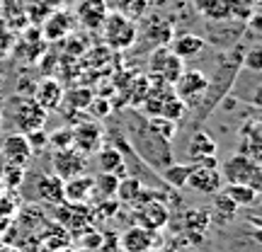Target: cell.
Instances as JSON below:
<instances>
[{
	"instance_id": "obj_1",
	"label": "cell",
	"mask_w": 262,
	"mask_h": 252,
	"mask_svg": "<svg viewBox=\"0 0 262 252\" xmlns=\"http://www.w3.org/2000/svg\"><path fill=\"white\" fill-rule=\"evenodd\" d=\"M102 37H104V47L107 49L124 51V49L134 47V41L139 37V29H136V22L129 15H124V12H110L102 25Z\"/></svg>"
},
{
	"instance_id": "obj_2",
	"label": "cell",
	"mask_w": 262,
	"mask_h": 252,
	"mask_svg": "<svg viewBox=\"0 0 262 252\" xmlns=\"http://www.w3.org/2000/svg\"><path fill=\"white\" fill-rule=\"evenodd\" d=\"M226 185H248L260 192V179H262V170L260 163L253 158H248L243 153H233L231 158L224 163V170H219Z\"/></svg>"
},
{
	"instance_id": "obj_3",
	"label": "cell",
	"mask_w": 262,
	"mask_h": 252,
	"mask_svg": "<svg viewBox=\"0 0 262 252\" xmlns=\"http://www.w3.org/2000/svg\"><path fill=\"white\" fill-rule=\"evenodd\" d=\"M196 10L211 19H245L253 15V5L245 0H194Z\"/></svg>"
},
{
	"instance_id": "obj_4",
	"label": "cell",
	"mask_w": 262,
	"mask_h": 252,
	"mask_svg": "<svg viewBox=\"0 0 262 252\" xmlns=\"http://www.w3.org/2000/svg\"><path fill=\"white\" fill-rule=\"evenodd\" d=\"M148 71H150V78H158L163 83L175 85L178 78L182 75V71H185V61L175 56L170 49H158V51L150 56Z\"/></svg>"
},
{
	"instance_id": "obj_5",
	"label": "cell",
	"mask_w": 262,
	"mask_h": 252,
	"mask_svg": "<svg viewBox=\"0 0 262 252\" xmlns=\"http://www.w3.org/2000/svg\"><path fill=\"white\" fill-rule=\"evenodd\" d=\"M170 221V209L163 199H153V201H146V204L136 206V214H134V225H141L146 231H153L158 233L163 231Z\"/></svg>"
},
{
	"instance_id": "obj_6",
	"label": "cell",
	"mask_w": 262,
	"mask_h": 252,
	"mask_svg": "<svg viewBox=\"0 0 262 252\" xmlns=\"http://www.w3.org/2000/svg\"><path fill=\"white\" fill-rule=\"evenodd\" d=\"M206 87H209V80L202 71H182L178 83L172 85V93L185 104H196L206 93Z\"/></svg>"
},
{
	"instance_id": "obj_7",
	"label": "cell",
	"mask_w": 262,
	"mask_h": 252,
	"mask_svg": "<svg viewBox=\"0 0 262 252\" xmlns=\"http://www.w3.org/2000/svg\"><path fill=\"white\" fill-rule=\"evenodd\" d=\"M185 187H189L192 192H194V194L211 196V194H216L219 189L224 187V177H221L219 168H204V165L194 163Z\"/></svg>"
},
{
	"instance_id": "obj_8",
	"label": "cell",
	"mask_w": 262,
	"mask_h": 252,
	"mask_svg": "<svg viewBox=\"0 0 262 252\" xmlns=\"http://www.w3.org/2000/svg\"><path fill=\"white\" fill-rule=\"evenodd\" d=\"M54 165V175L61 179H71L75 175H83L88 168V158H85L80 150L75 148H66V150H56V155L51 160Z\"/></svg>"
},
{
	"instance_id": "obj_9",
	"label": "cell",
	"mask_w": 262,
	"mask_h": 252,
	"mask_svg": "<svg viewBox=\"0 0 262 252\" xmlns=\"http://www.w3.org/2000/svg\"><path fill=\"white\" fill-rule=\"evenodd\" d=\"M107 15H110V12H107V3H104V0H80L78 8H75L78 22H80L85 29H90V32L102 29Z\"/></svg>"
},
{
	"instance_id": "obj_10",
	"label": "cell",
	"mask_w": 262,
	"mask_h": 252,
	"mask_svg": "<svg viewBox=\"0 0 262 252\" xmlns=\"http://www.w3.org/2000/svg\"><path fill=\"white\" fill-rule=\"evenodd\" d=\"M156 243H158V235L153 233V231L141 228V225H131V228H126L119 235L122 252H148L156 247Z\"/></svg>"
},
{
	"instance_id": "obj_11",
	"label": "cell",
	"mask_w": 262,
	"mask_h": 252,
	"mask_svg": "<svg viewBox=\"0 0 262 252\" xmlns=\"http://www.w3.org/2000/svg\"><path fill=\"white\" fill-rule=\"evenodd\" d=\"M102 146V129L93 122H83L73 129V148L80 150L83 155L97 153V148Z\"/></svg>"
},
{
	"instance_id": "obj_12",
	"label": "cell",
	"mask_w": 262,
	"mask_h": 252,
	"mask_svg": "<svg viewBox=\"0 0 262 252\" xmlns=\"http://www.w3.org/2000/svg\"><path fill=\"white\" fill-rule=\"evenodd\" d=\"M15 122H17L19 133H29L34 129H41L47 122V109H41L34 100H22L15 114Z\"/></svg>"
},
{
	"instance_id": "obj_13",
	"label": "cell",
	"mask_w": 262,
	"mask_h": 252,
	"mask_svg": "<svg viewBox=\"0 0 262 252\" xmlns=\"http://www.w3.org/2000/svg\"><path fill=\"white\" fill-rule=\"evenodd\" d=\"M3 155H5V163H12V165H22L27 168L29 158H32V148H29L25 133H10L3 139Z\"/></svg>"
},
{
	"instance_id": "obj_14",
	"label": "cell",
	"mask_w": 262,
	"mask_h": 252,
	"mask_svg": "<svg viewBox=\"0 0 262 252\" xmlns=\"http://www.w3.org/2000/svg\"><path fill=\"white\" fill-rule=\"evenodd\" d=\"M63 97H66L63 85L58 83L56 78H44V80L37 85L32 100H34L41 109H56V107H61Z\"/></svg>"
},
{
	"instance_id": "obj_15",
	"label": "cell",
	"mask_w": 262,
	"mask_h": 252,
	"mask_svg": "<svg viewBox=\"0 0 262 252\" xmlns=\"http://www.w3.org/2000/svg\"><path fill=\"white\" fill-rule=\"evenodd\" d=\"M95 194V179L90 175H75L71 179H63V196L68 204H85Z\"/></svg>"
},
{
	"instance_id": "obj_16",
	"label": "cell",
	"mask_w": 262,
	"mask_h": 252,
	"mask_svg": "<svg viewBox=\"0 0 262 252\" xmlns=\"http://www.w3.org/2000/svg\"><path fill=\"white\" fill-rule=\"evenodd\" d=\"M37 196L44 201V204H63V179L56 177V175H41L37 179Z\"/></svg>"
},
{
	"instance_id": "obj_17",
	"label": "cell",
	"mask_w": 262,
	"mask_h": 252,
	"mask_svg": "<svg viewBox=\"0 0 262 252\" xmlns=\"http://www.w3.org/2000/svg\"><path fill=\"white\" fill-rule=\"evenodd\" d=\"M95 160H97L100 172H112V175H117L119 179L126 177V175H124V172H126V168H124V155L114 148V146H100Z\"/></svg>"
},
{
	"instance_id": "obj_18",
	"label": "cell",
	"mask_w": 262,
	"mask_h": 252,
	"mask_svg": "<svg viewBox=\"0 0 262 252\" xmlns=\"http://www.w3.org/2000/svg\"><path fill=\"white\" fill-rule=\"evenodd\" d=\"M73 32V17L66 12V10H58L54 15L47 17V27H44V37L49 41H61L68 34Z\"/></svg>"
},
{
	"instance_id": "obj_19",
	"label": "cell",
	"mask_w": 262,
	"mask_h": 252,
	"mask_svg": "<svg viewBox=\"0 0 262 252\" xmlns=\"http://www.w3.org/2000/svg\"><path fill=\"white\" fill-rule=\"evenodd\" d=\"M204 47H206V41L202 37H196V34H180V37H175L170 51H172L178 58L187 61V58L199 56V54L204 51Z\"/></svg>"
},
{
	"instance_id": "obj_20",
	"label": "cell",
	"mask_w": 262,
	"mask_h": 252,
	"mask_svg": "<svg viewBox=\"0 0 262 252\" xmlns=\"http://www.w3.org/2000/svg\"><path fill=\"white\" fill-rule=\"evenodd\" d=\"M187 153H189V158L194 160V163L209 158V155H216V141L211 139L206 131H196L194 136L189 139Z\"/></svg>"
},
{
	"instance_id": "obj_21",
	"label": "cell",
	"mask_w": 262,
	"mask_h": 252,
	"mask_svg": "<svg viewBox=\"0 0 262 252\" xmlns=\"http://www.w3.org/2000/svg\"><path fill=\"white\" fill-rule=\"evenodd\" d=\"M141 189H143L141 177H136V175H126V177L119 179L117 192H114V199H117L119 204H134L136 196L141 194Z\"/></svg>"
},
{
	"instance_id": "obj_22",
	"label": "cell",
	"mask_w": 262,
	"mask_h": 252,
	"mask_svg": "<svg viewBox=\"0 0 262 252\" xmlns=\"http://www.w3.org/2000/svg\"><path fill=\"white\" fill-rule=\"evenodd\" d=\"M221 192H224L235 206H253V204H257V199H260V192L253 187H248V185H226V187H221Z\"/></svg>"
},
{
	"instance_id": "obj_23",
	"label": "cell",
	"mask_w": 262,
	"mask_h": 252,
	"mask_svg": "<svg viewBox=\"0 0 262 252\" xmlns=\"http://www.w3.org/2000/svg\"><path fill=\"white\" fill-rule=\"evenodd\" d=\"M146 129H148L153 136H158L160 141H168V143L178 136V122L165 119V117H148Z\"/></svg>"
},
{
	"instance_id": "obj_24",
	"label": "cell",
	"mask_w": 262,
	"mask_h": 252,
	"mask_svg": "<svg viewBox=\"0 0 262 252\" xmlns=\"http://www.w3.org/2000/svg\"><path fill=\"white\" fill-rule=\"evenodd\" d=\"M189 172H192V165H178V163H172L168 168H163V175H160V177L172 189H182L187 185Z\"/></svg>"
},
{
	"instance_id": "obj_25",
	"label": "cell",
	"mask_w": 262,
	"mask_h": 252,
	"mask_svg": "<svg viewBox=\"0 0 262 252\" xmlns=\"http://www.w3.org/2000/svg\"><path fill=\"white\" fill-rule=\"evenodd\" d=\"M243 133H245V139H248V146H243V150H241V153L260 163V155H262V150H260V124L250 122L243 129Z\"/></svg>"
},
{
	"instance_id": "obj_26",
	"label": "cell",
	"mask_w": 262,
	"mask_h": 252,
	"mask_svg": "<svg viewBox=\"0 0 262 252\" xmlns=\"http://www.w3.org/2000/svg\"><path fill=\"white\" fill-rule=\"evenodd\" d=\"M214 196V204H211V209H214V214H216V218L219 221H224V223H228V221H233L235 218V211H238V206L228 199V196L219 189L216 194H211Z\"/></svg>"
},
{
	"instance_id": "obj_27",
	"label": "cell",
	"mask_w": 262,
	"mask_h": 252,
	"mask_svg": "<svg viewBox=\"0 0 262 252\" xmlns=\"http://www.w3.org/2000/svg\"><path fill=\"white\" fill-rule=\"evenodd\" d=\"M209 221H211V216H209V211H204V209H189L187 214H185V228H187L192 235L204 233Z\"/></svg>"
},
{
	"instance_id": "obj_28",
	"label": "cell",
	"mask_w": 262,
	"mask_h": 252,
	"mask_svg": "<svg viewBox=\"0 0 262 252\" xmlns=\"http://www.w3.org/2000/svg\"><path fill=\"white\" fill-rule=\"evenodd\" d=\"M117 185H119V177H117V175H112V172H100V175L95 177V194L104 196V199H114Z\"/></svg>"
},
{
	"instance_id": "obj_29",
	"label": "cell",
	"mask_w": 262,
	"mask_h": 252,
	"mask_svg": "<svg viewBox=\"0 0 262 252\" xmlns=\"http://www.w3.org/2000/svg\"><path fill=\"white\" fill-rule=\"evenodd\" d=\"M0 179L8 189H17L22 182H25V168L22 165H12V163H5V168L0 172Z\"/></svg>"
},
{
	"instance_id": "obj_30",
	"label": "cell",
	"mask_w": 262,
	"mask_h": 252,
	"mask_svg": "<svg viewBox=\"0 0 262 252\" xmlns=\"http://www.w3.org/2000/svg\"><path fill=\"white\" fill-rule=\"evenodd\" d=\"M185 112H187V104L182 102L180 97H168L165 100V104H163V109H160L158 117H165V119H172V122H180L182 117H185Z\"/></svg>"
},
{
	"instance_id": "obj_31",
	"label": "cell",
	"mask_w": 262,
	"mask_h": 252,
	"mask_svg": "<svg viewBox=\"0 0 262 252\" xmlns=\"http://www.w3.org/2000/svg\"><path fill=\"white\" fill-rule=\"evenodd\" d=\"M63 100H68V104L71 107H75V109H88L90 104H93V93L88 90V87H75V90H71L68 93V97H63Z\"/></svg>"
},
{
	"instance_id": "obj_32",
	"label": "cell",
	"mask_w": 262,
	"mask_h": 252,
	"mask_svg": "<svg viewBox=\"0 0 262 252\" xmlns=\"http://www.w3.org/2000/svg\"><path fill=\"white\" fill-rule=\"evenodd\" d=\"M49 146L54 150L73 148V129H58L49 136Z\"/></svg>"
},
{
	"instance_id": "obj_33",
	"label": "cell",
	"mask_w": 262,
	"mask_h": 252,
	"mask_svg": "<svg viewBox=\"0 0 262 252\" xmlns=\"http://www.w3.org/2000/svg\"><path fill=\"white\" fill-rule=\"evenodd\" d=\"M25 139H27V143H29V148H32V153H34V150L47 148V146H49V136L44 133V129L29 131V133H25Z\"/></svg>"
},
{
	"instance_id": "obj_34",
	"label": "cell",
	"mask_w": 262,
	"mask_h": 252,
	"mask_svg": "<svg viewBox=\"0 0 262 252\" xmlns=\"http://www.w3.org/2000/svg\"><path fill=\"white\" fill-rule=\"evenodd\" d=\"M148 85H150V80L146 78V75H141V78H136L134 80V93H131V102L136 104V107H141V102H143V97H146V93H148Z\"/></svg>"
},
{
	"instance_id": "obj_35",
	"label": "cell",
	"mask_w": 262,
	"mask_h": 252,
	"mask_svg": "<svg viewBox=\"0 0 262 252\" xmlns=\"http://www.w3.org/2000/svg\"><path fill=\"white\" fill-rule=\"evenodd\" d=\"M243 63H245V68H248V71H253V73H260V71H262V51H260L257 47L250 49V51L245 54Z\"/></svg>"
},
{
	"instance_id": "obj_36",
	"label": "cell",
	"mask_w": 262,
	"mask_h": 252,
	"mask_svg": "<svg viewBox=\"0 0 262 252\" xmlns=\"http://www.w3.org/2000/svg\"><path fill=\"white\" fill-rule=\"evenodd\" d=\"M117 209H119V201H117V199H110V201H102V204L97 206L93 211V216L100 218V221H102V218H112V216L117 214Z\"/></svg>"
},
{
	"instance_id": "obj_37",
	"label": "cell",
	"mask_w": 262,
	"mask_h": 252,
	"mask_svg": "<svg viewBox=\"0 0 262 252\" xmlns=\"http://www.w3.org/2000/svg\"><path fill=\"white\" fill-rule=\"evenodd\" d=\"M97 250H100V252H122L119 235H117V233H102V245H100Z\"/></svg>"
},
{
	"instance_id": "obj_38",
	"label": "cell",
	"mask_w": 262,
	"mask_h": 252,
	"mask_svg": "<svg viewBox=\"0 0 262 252\" xmlns=\"http://www.w3.org/2000/svg\"><path fill=\"white\" fill-rule=\"evenodd\" d=\"M93 235H85L83 238V243L85 247H90V250H97L100 245H102V233H97V231H90Z\"/></svg>"
},
{
	"instance_id": "obj_39",
	"label": "cell",
	"mask_w": 262,
	"mask_h": 252,
	"mask_svg": "<svg viewBox=\"0 0 262 252\" xmlns=\"http://www.w3.org/2000/svg\"><path fill=\"white\" fill-rule=\"evenodd\" d=\"M90 107H95V114H97V117H104V114H110V102H107V97L93 100V104H90Z\"/></svg>"
},
{
	"instance_id": "obj_40",
	"label": "cell",
	"mask_w": 262,
	"mask_h": 252,
	"mask_svg": "<svg viewBox=\"0 0 262 252\" xmlns=\"http://www.w3.org/2000/svg\"><path fill=\"white\" fill-rule=\"evenodd\" d=\"M148 252H178V250H172V247H153Z\"/></svg>"
},
{
	"instance_id": "obj_41",
	"label": "cell",
	"mask_w": 262,
	"mask_h": 252,
	"mask_svg": "<svg viewBox=\"0 0 262 252\" xmlns=\"http://www.w3.org/2000/svg\"><path fill=\"white\" fill-rule=\"evenodd\" d=\"M3 192H5V185H3V179H0V194H3Z\"/></svg>"
}]
</instances>
